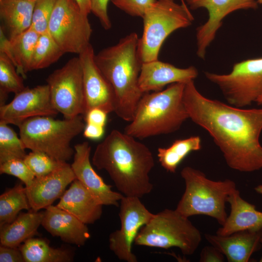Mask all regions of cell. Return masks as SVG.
<instances>
[{
	"mask_svg": "<svg viewBox=\"0 0 262 262\" xmlns=\"http://www.w3.org/2000/svg\"><path fill=\"white\" fill-rule=\"evenodd\" d=\"M183 101L189 118L209 133L229 167L242 172L262 168V108L237 107L208 98L194 80L185 83Z\"/></svg>",
	"mask_w": 262,
	"mask_h": 262,
	"instance_id": "1",
	"label": "cell"
},
{
	"mask_svg": "<svg viewBox=\"0 0 262 262\" xmlns=\"http://www.w3.org/2000/svg\"><path fill=\"white\" fill-rule=\"evenodd\" d=\"M136 139L113 130L97 146L92 163L108 173L124 196L141 198L153 189L149 174L155 162L149 148Z\"/></svg>",
	"mask_w": 262,
	"mask_h": 262,
	"instance_id": "2",
	"label": "cell"
},
{
	"mask_svg": "<svg viewBox=\"0 0 262 262\" xmlns=\"http://www.w3.org/2000/svg\"><path fill=\"white\" fill-rule=\"evenodd\" d=\"M139 39L136 33H131L94 56L97 66L114 91L115 113L129 122L144 94L138 84L142 65L138 52Z\"/></svg>",
	"mask_w": 262,
	"mask_h": 262,
	"instance_id": "3",
	"label": "cell"
},
{
	"mask_svg": "<svg viewBox=\"0 0 262 262\" xmlns=\"http://www.w3.org/2000/svg\"><path fill=\"white\" fill-rule=\"evenodd\" d=\"M185 84L174 83L162 91L144 93L124 132L144 139L179 130L189 118L183 101Z\"/></svg>",
	"mask_w": 262,
	"mask_h": 262,
	"instance_id": "4",
	"label": "cell"
},
{
	"mask_svg": "<svg viewBox=\"0 0 262 262\" xmlns=\"http://www.w3.org/2000/svg\"><path fill=\"white\" fill-rule=\"evenodd\" d=\"M180 175L185 188L176 210L187 217L208 216L223 225L228 216L226 203L236 189L235 183L229 179L211 180L201 171L189 166L182 168Z\"/></svg>",
	"mask_w": 262,
	"mask_h": 262,
	"instance_id": "5",
	"label": "cell"
},
{
	"mask_svg": "<svg viewBox=\"0 0 262 262\" xmlns=\"http://www.w3.org/2000/svg\"><path fill=\"white\" fill-rule=\"evenodd\" d=\"M82 118L55 119L52 116L29 118L18 127L19 136L26 148L44 152L55 159L66 162L74 154L72 140L83 131Z\"/></svg>",
	"mask_w": 262,
	"mask_h": 262,
	"instance_id": "6",
	"label": "cell"
},
{
	"mask_svg": "<svg viewBox=\"0 0 262 262\" xmlns=\"http://www.w3.org/2000/svg\"><path fill=\"white\" fill-rule=\"evenodd\" d=\"M202 240L199 230L176 209H165L154 214L143 226L134 244L137 246L168 249L178 247L184 255L193 254Z\"/></svg>",
	"mask_w": 262,
	"mask_h": 262,
	"instance_id": "7",
	"label": "cell"
},
{
	"mask_svg": "<svg viewBox=\"0 0 262 262\" xmlns=\"http://www.w3.org/2000/svg\"><path fill=\"white\" fill-rule=\"evenodd\" d=\"M142 18L143 31L138 44L142 63L158 60L166 38L175 31L190 26L194 20L187 4L174 0H157Z\"/></svg>",
	"mask_w": 262,
	"mask_h": 262,
	"instance_id": "8",
	"label": "cell"
},
{
	"mask_svg": "<svg viewBox=\"0 0 262 262\" xmlns=\"http://www.w3.org/2000/svg\"><path fill=\"white\" fill-rule=\"evenodd\" d=\"M204 74L219 87L228 103L233 106H250L262 95V57L237 63L229 74Z\"/></svg>",
	"mask_w": 262,
	"mask_h": 262,
	"instance_id": "9",
	"label": "cell"
},
{
	"mask_svg": "<svg viewBox=\"0 0 262 262\" xmlns=\"http://www.w3.org/2000/svg\"><path fill=\"white\" fill-rule=\"evenodd\" d=\"M48 31L65 53L78 55L90 44L92 33L88 16L75 0H57Z\"/></svg>",
	"mask_w": 262,
	"mask_h": 262,
	"instance_id": "10",
	"label": "cell"
},
{
	"mask_svg": "<svg viewBox=\"0 0 262 262\" xmlns=\"http://www.w3.org/2000/svg\"><path fill=\"white\" fill-rule=\"evenodd\" d=\"M51 102L66 119L84 115L83 72L79 57L69 60L54 70L47 80Z\"/></svg>",
	"mask_w": 262,
	"mask_h": 262,
	"instance_id": "11",
	"label": "cell"
},
{
	"mask_svg": "<svg viewBox=\"0 0 262 262\" xmlns=\"http://www.w3.org/2000/svg\"><path fill=\"white\" fill-rule=\"evenodd\" d=\"M121 227L110 234L109 247L121 261L137 262L132 246L141 228L151 219L150 212L137 197L123 196L120 201Z\"/></svg>",
	"mask_w": 262,
	"mask_h": 262,
	"instance_id": "12",
	"label": "cell"
},
{
	"mask_svg": "<svg viewBox=\"0 0 262 262\" xmlns=\"http://www.w3.org/2000/svg\"><path fill=\"white\" fill-rule=\"evenodd\" d=\"M58 112L50 98L47 84L26 87L15 94L8 104L0 106V121L19 127L26 120L37 116H54Z\"/></svg>",
	"mask_w": 262,
	"mask_h": 262,
	"instance_id": "13",
	"label": "cell"
},
{
	"mask_svg": "<svg viewBox=\"0 0 262 262\" xmlns=\"http://www.w3.org/2000/svg\"><path fill=\"white\" fill-rule=\"evenodd\" d=\"M186 2L191 10L204 8L208 12L207 21L196 29V54L203 59L207 48L214 40L223 19L227 15L238 10L258 7L255 0H186Z\"/></svg>",
	"mask_w": 262,
	"mask_h": 262,
	"instance_id": "14",
	"label": "cell"
},
{
	"mask_svg": "<svg viewBox=\"0 0 262 262\" xmlns=\"http://www.w3.org/2000/svg\"><path fill=\"white\" fill-rule=\"evenodd\" d=\"M95 54L90 44L78 55L83 72L84 115L94 108L100 109L107 114L115 111L116 99L114 91L97 66Z\"/></svg>",
	"mask_w": 262,
	"mask_h": 262,
	"instance_id": "15",
	"label": "cell"
},
{
	"mask_svg": "<svg viewBox=\"0 0 262 262\" xmlns=\"http://www.w3.org/2000/svg\"><path fill=\"white\" fill-rule=\"evenodd\" d=\"M74 154L71 168L78 180L94 198L103 206L118 207L124 195L114 191L106 184L92 166L90 155L91 147L88 142L74 147Z\"/></svg>",
	"mask_w": 262,
	"mask_h": 262,
	"instance_id": "16",
	"label": "cell"
},
{
	"mask_svg": "<svg viewBox=\"0 0 262 262\" xmlns=\"http://www.w3.org/2000/svg\"><path fill=\"white\" fill-rule=\"evenodd\" d=\"M75 179L71 166L67 163L46 176L35 177L30 186L25 187L32 210L39 211L51 205Z\"/></svg>",
	"mask_w": 262,
	"mask_h": 262,
	"instance_id": "17",
	"label": "cell"
},
{
	"mask_svg": "<svg viewBox=\"0 0 262 262\" xmlns=\"http://www.w3.org/2000/svg\"><path fill=\"white\" fill-rule=\"evenodd\" d=\"M198 74L193 66L181 68L158 59L142 63L138 84L144 94L160 91L167 85L194 80Z\"/></svg>",
	"mask_w": 262,
	"mask_h": 262,
	"instance_id": "18",
	"label": "cell"
},
{
	"mask_svg": "<svg viewBox=\"0 0 262 262\" xmlns=\"http://www.w3.org/2000/svg\"><path fill=\"white\" fill-rule=\"evenodd\" d=\"M41 225L52 236L79 246L84 245L90 237L86 224L57 206L45 209Z\"/></svg>",
	"mask_w": 262,
	"mask_h": 262,
	"instance_id": "19",
	"label": "cell"
},
{
	"mask_svg": "<svg viewBox=\"0 0 262 262\" xmlns=\"http://www.w3.org/2000/svg\"><path fill=\"white\" fill-rule=\"evenodd\" d=\"M205 237L228 262H247L258 248L262 238V229L240 231L227 236L207 233Z\"/></svg>",
	"mask_w": 262,
	"mask_h": 262,
	"instance_id": "20",
	"label": "cell"
},
{
	"mask_svg": "<svg viewBox=\"0 0 262 262\" xmlns=\"http://www.w3.org/2000/svg\"><path fill=\"white\" fill-rule=\"evenodd\" d=\"M56 206L86 225L94 223L102 213L103 205L77 179L65 191Z\"/></svg>",
	"mask_w": 262,
	"mask_h": 262,
	"instance_id": "21",
	"label": "cell"
},
{
	"mask_svg": "<svg viewBox=\"0 0 262 262\" xmlns=\"http://www.w3.org/2000/svg\"><path fill=\"white\" fill-rule=\"evenodd\" d=\"M227 202L230 204V213L216 234L227 236L240 231L262 229V212L242 198L238 190L236 189L230 194Z\"/></svg>",
	"mask_w": 262,
	"mask_h": 262,
	"instance_id": "22",
	"label": "cell"
},
{
	"mask_svg": "<svg viewBox=\"0 0 262 262\" xmlns=\"http://www.w3.org/2000/svg\"><path fill=\"white\" fill-rule=\"evenodd\" d=\"M39 34L29 28L9 39L0 28V52L5 53L15 66L17 72L25 78L30 71L33 51Z\"/></svg>",
	"mask_w": 262,
	"mask_h": 262,
	"instance_id": "23",
	"label": "cell"
},
{
	"mask_svg": "<svg viewBox=\"0 0 262 262\" xmlns=\"http://www.w3.org/2000/svg\"><path fill=\"white\" fill-rule=\"evenodd\" d=\"M44 211L32 210L20 213L12 222L0 227V245L18 247L26 240L36 234L41 225Z\"/></svg>",
	"mask_w": 262,
	"mask_h": 262,
	"instance_id": "24",
	"label": "cell"
},
{
	"mask_svg": "<svg viewBox=\"0 0 262 262\" xmlns=\"http://www.w3.org/2000/svg\"><path fill=\"white\" fill-rule=\"evenodd\" d=\"M35 2L29 0H0V16L7 29L9 39L30 28Z\"/></svg>",
	"mask_w": 262,
	"mask_h": 262,
	"instance_id": "25",
	"label": "cell"
},
{
	"mask_svg": "<svg viewBox=\"0 0 262 262\" xmlns=\"http://www.w3.org/2000/svg\"><path fill=\"white\" fill-rule=\"evenodd\" d=\"M19 248L25 262H69L73 260L70 250L52 247L46 240L40 238H30Z\"/></svg>",
	"mask_w": 262,
	"mask_h": 262,
	"instance_id": "26",
	"label": "cell"
},
{
	"mask_svg": "<svg viewBox=\"0 0 262 262\" xmlns=\"http://www.w3.org/2000/svg\"><path fill=\"white\" fill-rule=\"evenodd\" d=\"M201 139L192 136L175 140L167 147H159L157 157L161 165L167 172L174 173L183 160L191 152L200 150Z\"/></svg>",
	"mask_w": 262,
	"mask_h": 262,
	"instance_id": "27",
	"label": "cell"
},
{
	"mask_svg": "<svg viewBox=\"0 0 262 262\" xmlns=\"http://www.w3.org/2000/svg\"><path fill=\"white\" fill-rule=\"evenodd\" d=\"M31 209L25 187L18 183L0 196V227L12 222L22 210Z\"/></svg>",
	"mask_w": 262,
	"mask_h": 262,
	"instance_id": "28",
	"label": "cell"
},
{
	"mask_svg": "<svg viewBox=\"0 0 262 262\" xmlns=\"http://www.w3.org/2000/svg\"><path fill=\"white\" fill-rule=\"evenodd\" d=\"M65 53L48 31L40 34L33 51L30 71L45 68Z\"/></svg>",
	"mask_w": 262,
	"mask_h": 262,
	"instance_id": "29",
	"label": "cell"
},
{
	"mask_svg": "<svg viewBox=\"0 0 262 262\" xmlns=\"http://www.w3.org/2000/svg\"><path fill=\"white\" fill-rule=\"evenodd\" d=\"M23 79L9 58L0 52V106L5 104L9 93L16 94L26 88Z\"/></svg>",
	"mask_w": 262,
	"mask_h": 262,
	"instance_id": "30",
	"label": "cell"
},
{
	"mask_svg": "<svg viewBox=\"0 0 262 262\" xmlns=\"http://www.w3.org/2000/svg\"><path fill=\"white\" fill-rule=\"evenodd\" d=\"M8 124L0 121V164L13 159H24L26 149Z\"/></svg>",
	"mask_w": 262,
	"mask_h": 262,
	"instance_id": "31",
	"label": "cell"
},
{
	"mask_svg": "<svg viewBox=\"0 0 262 262\" xmlns=\"http://www.w3.org/2000/svg\"><path fill=\"white\" fill-rule=\"evenodd\" d=\"M24 161L36 178L46 176L64 165L66 162L55 159L41 151H32Z\"/></svg>",
	"mask_w": 262,
	"mask_h": 262,
	"instance_id": "32",
	"label": "cell"
},
{
	"mask_svg": "<svg viewBox=\"0 0 262 262\" xmlns=\"http://www.w3.org/2000/svg\"><path fill=\"white\" fill-rule=\"evenodd\" d=\"M57 0H37L35 2L30 29L38 34L48 31L49 22Z\"/></svg>",
	"mask_w": 262,
	"mask_h": 262,
	"instance_id": "33",
	"label": "cell"
},
{
	"mask_svg": "<svg viewBox=\"0 0 262 262\" xmlns=\"http://www.w3.org/2000/svg\"><path fill=\"white\" fill-rule=\"evenodd\" d=\"M0 173L17 178L25 187L30 186L35 178L24 159H13L0 164Z\"/></svg>",
	"mask_w": 262,
	"mask_h": 262,
	"instance_id": "34",
	"label": "cell"
},
{
	"mask_svg": "<svg viewBox=\"0 0 262 262\" xmlns=\"http://www.w3.org/2000/svg\"><path fill=\"white\" fill-rule=\"evenodd\" d=\"M157 0H111L113 4L132 16L143 17Z\"/></svg>",
	"mask_w": 262,
	"mask_h": 262,
	"instance_id": "35",
	"label": "cell"
},
{
	"mask_svg": "<svg viewBox=\"0 0 262 262\" xmlns=\"http://www.w3.org/2000/svg\"><path fill=\"white\" fill-rule=\"evenodd\" d=\"M110 0H90V11L99 20L106 30L112 27L111 21L108 14V4Z\"/></svg>",
	"mask_w": 262,
	"mask_h": 262,
	"instance_id": "36",
	"label": "cell"
},
{
	"mask_svg": "<svg viewBox=\"0 0 262 262\" xmlns=\"http://www.w3.org/2000/svg\"><path fill=\"white\" fill-rule=\"evenodd\" d=\"M0 262H25V261L19 248L0 245Z\"/></svg>",
	"mask_w": 262,
	"mask_h": 262,
	"instance_id": "37",
	"label": "cell"
},
{
	"mask_svg": "<svg viewBox=\"0 0 262 262\" xmlns=\"http://www.w3.org/2000/svg\"><path fill=\"white\" fill-rule=\"evenodd\" d=\"M225 256L216 247L213 246H206L202 249L199 262H222Z\"/></svg>",
	"mask_w": 262,
	"mask_h": 262,
	"instance_id": "38",
	"label": "cell"
},
{
	"mask_svg": "<svg viewBox=\"0 0 262 262\" xmlns=\"http://www.w3.org/2000/svg\"><path fill=\"white\" fill-rule=\"evenodd\" d=\"M107 113L98 108H94L84 115L86 123H92L103 127L105 126L107 120Z\"/></svg>",
	"mask_w": 262,
	"mask_h": 262,
	"instance_id": "39",
	"label": "cell"
},
{
	"mask_svg": "<svg viewBox=\"0 0 262 262\" xmlns=\"http://www.w3.org/2000/svg\"><path fill=\"white\" fill-rule=\"evenodd\" d=\"M83 135L89 139L98 140L101 138L104 133V127L92 123H86L83 130Z\"/></svg>",
	"mask_w": 262,
	"mask_h": 262,
	"instance_id": "40",
	"label": "cell"
},
{
	"mask_svg": "<svg viewBox=\"0 0 262 262\" xmlns=\"http://www.w3.org/2000/svg\"><path fill=\"white\" fill-rule=\"evenodd\" d=\"M78 4L82 12L88 16L90 11V0H75Z\"/></svg>",
	"mask_w": 262,
	"mask_h": 262,
	"instance_id": "41",
	"label": "cell"
},
{
	"mask_svg": "<svg viewBox=\"0 0 262 262\" xmlns=\"http://www.w3.org/2000/svg\"><path fill=\"white\" fill-rule=\"evenodd\" d=\"M255 190L257 193L262 195V184L256 186Z\"/></svg>",
	"mask_w": 262,
	"mask_h": 262,
	"instance_id": "42",
	"label": "cell"
},
{
	"mask_svg": "<svg viewBox=\"0 0 262 262\" xmlns=\"http://www.w3.org/2000/svg\"><path fill=\"white\" fill-rule=\"evenodd\" d=\"M258 105H262V95H261L256 101Z\"/></svg>",
	"mask_w": 262,
	"mask_h": 262,
	"instance_id": "43",
	"label": "cell"
},
{
	"mask_svg": "<svg viewBox=\"0 0 262 262\" xmlns=\"http://www.w3.org/2000/svg\"><path fill=\"white\" fill-rule=\"evenodd\" d=\"M181 3L183 4H187L184 0H180Z\"/></svg>",
	"mask_w": 262,
	"mask_h": 262,
	"instance_id": "44",
	"label": "cell"
},
{
	"mask_svg": "<svg viewBox=\"0 0 262 262\" xmlns=\"http://www.w3.org/2000/svg\"><path fill=\"white\" fill-rule=\"evenodd\" d=\"M257 2L262 4V0H257Z\"/></svg>",
	"mask_w": 262,
	"mask_h": 262,
	"instance_id": "45",
	"label": "cell"
},
{
	"mask_svg": "<svg viewBox=\"0 0 262 262\" xmlns=\"http://www.w3.org/2000/svg\"><path fill=\"white\" fill-rule=\"evenodd\" d=\"M261 244H262V238L261 239ZM261 262H262V256L260 259V261Z\"/></svg>",
	"mask_w": 262,
	"mask_h": 262,
	"instance_id": "46",
	"label": "cell"
},
{
	"mask_svg": "<svg viewBox=\"0 0 262 262\" xmlns=\"http://www.w3.org/2000/svg\"><path fill=\"white\" fill-rule=\"evenodd\" d=\"M32 0V1H37V0Z\"/></svg>",
	"mask_w": 262,
	"mask_h": 262,
	"instance_id": "47",
	"label": "cell"
}]
</instances>
